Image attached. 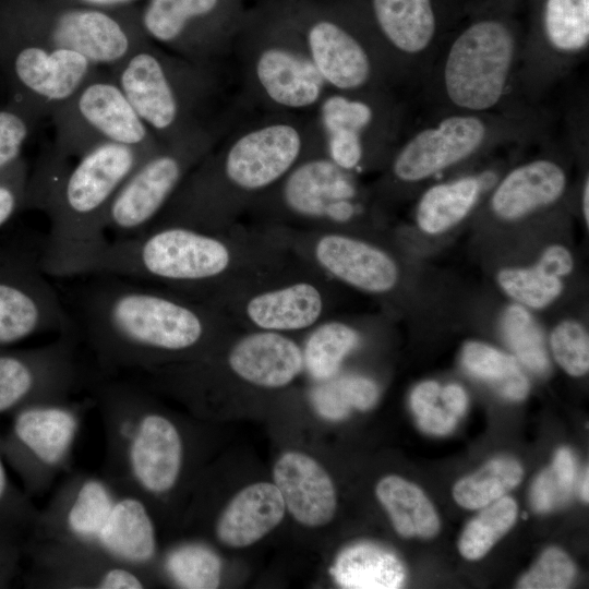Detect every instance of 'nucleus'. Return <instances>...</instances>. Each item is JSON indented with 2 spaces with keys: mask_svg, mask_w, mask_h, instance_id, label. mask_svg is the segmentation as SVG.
Masks as SVG:
<instances>
[{
  "mask_svg": "<svg viewBox=\"0 0 589 589\" xmlns=\"http://www.w3.org/2000/svg\"><path fill=\"white\" fill-rule=\"evenodd\" d=\"M73 317L105 372L151 371L202 350L231 323L217 309L167 289L110 275H88Z\"/></svg>",
  "mask_w": 589,
  "mask_h": 589,
  "instance_id": "obj_3",
  "label": "nucleus"
},
{
  "mask_svg": "<svg viewBox=\"0 0 589 589\" xmlns=\"http://www.w3.org/2000/svg\"><path fill=\"white\" fill-rule=\"evenodd\" d=\"M244 0H145L140 23L146 37L193 63L231 70Z\"/></svg>",
  "mask_w": 589,
  "mask_h": 589,
  "instance_id": "obj_12",
  "label": "nucleus"
},
{
  "mask_svg": "<svg viewBox=\"0 0 589 589\" xmlns=\"http://www.w3.org/2000/svg\"><path fill=\"white\" fill-rule=\"evenodd\" d=\"M29 173L25 158L0 173V229L24 209Z\"/></svg>",
  "mask_w": 589,
  "mask_h": 589,
  "instance_id": "obj_46",
  "label": "nucleus"
},
{
  "mask_svg": "<svg viewBox=\"0 0 589 589\" xmlns=\"http://www.w3.org/2000/svg\"><path fill=\"white\" fill-rule=\"evenodd\" d=\"M358 332L345 322L326 318L309 330L302 349L304 368L324 382L338 372L344 359L358 346Z\"/></svg>",
  "mask_w": 589,
  "mask_h": 589,
  "instance_id": "obj_31",
  "label": "nucleus"
},
{
  "mask_svg": "<svg viewBox=\"0 0 589 589\" xmlns=\"http://www.w3.org/2000/svg\"><path fill=\"white\" fill-rule=\"evenodd\" d=\"M244 1H247V0H244Z\"/></svg>",
  "mask_w": 589,
  "mask_h": 589,
  "instance_id": "obj_52",
  "label": "nucleus"
},
{
  "mask_svg": "<svg viewBox=\"0 0 589 589\" xmlns=\"http://www.w3.org/2000/svg\"><path fill=\"white\" fill-rule=\"evenodd\" d=\"M41 120L14 99L0 107V173L24 158L23 149Z\"/></svg>",
  "mask_w": 589,
  "mask_h": 589,
  "instance_id": "obj_43",
  "label": "nucleus"
},
{
  "mask_svg": "<svg viewBox=\"0 0 589 589\" xmlns=\"http://www.w3.org/2000/svg\"><path fill=\"white\" fill-rule=\"evenodd\" d=\"M517 50L516 37L503 22L471 24L445 56L442 82L447 99L469 113L495 108L506 94Z\"/></svg>",
  "mask_w": 589,
  "mask_h": 589,
  "instance_id": "obj_15",
  "label": "nucleus"
},
{
  "mask_svg": "<svg viewBox=\"0 0 589 589\" xmlns=\"http://www.w3.org/2000/svg\"><path fill=\"white\" fill-rule=\"evenodd\" d=\"M516 517L517 504L509 496H502L484 506L465 527L458 542L460 554L467 560L483 557L513 527Z\"/></svg>",
  "mask_w": 589,
  "mask_h": 589,
  "instance_id": "obj_38",
  "label": "nucleus"
},
{
  "mask_svg": "<svg viewBox=\"0 0 589 589\" xmlns=\"http://www.w3.org/2000/svg\"><path fill=\"white\" fill-rule=\"evenodd\" d=\"M522 468L508 457L490 460L477 472L460 479L453 489L455 501L462 507L477 509L484 507L521 481Z\"/></svg>",
  "mask_w": 589,
  "mask_h": 589,
  "instance_id": "obj_34",
  "label": "nucleus"
},
{
  "mask_svg": "<svg viewBox=\"0 0 589 589\" xmlns=\"http://www.w3.org/2000/svg\"><path fill=\"white\" fill-rule=\"evenodd\" d=\"M265 229L292 255L328 279L373 294L389 292L398 281L395 260L363 239L338 231Z\"/></svg>",
  "mask_w": 589,
  "mask_h": 589,
  "instance_id": "obj_19",
  "label": "nucleus"
},
{
  "mask_svg": "<svg viewBox=\"0 0 589 589\" xmlns=\"http://www.w3.org/2000/svg\"><path fill=\"white\" fill-rule=\"evenodd\" d=\"M49 277L38 249L0 244V346L44 333H76Z\"/></svg>",
  "mask_w": 589,
  "mask_h": 589,
  "instance_id": "obj_17",
  "label": "nucleus"
},
{
  "mask_svg": "<svg viewBox=\"0 0 589 589\" xmlns=\"http://www.w3.org/2000/svg\"><path fill=\"white\" fill-rule=\"evenodd\" d=\"M364 192L356 175L324 154L301 160L245 213L252 225L292 231H338L363 216Z\"/></svg>",
  "mask_w": 589,
  "mask_h": 589,
  "instance_id": "obj_8",
  "label": "nucleus"
},
{
  "mask_svg": "<svg viewBox=\"0 0 589 589\" xmlns=\"http://www.w3.org/2000/svg\"><path fill=\"white\" fill-rule=\"evenodd\" d=\"M588 469L586 470V473H585V477H584V480H582V484H581V497L584 501L588 502V495H589V490H588V483H589V479H588Z\"/></svg>",
  "mask_w": 589,
  "mask_h": 589,
  "instance_id": "obj_51",
  "label": "nucleus"
},
{
  "mask_svg": "<svg viewBox=\"0 0 589 589\" xmlns=\"http://www.w3.org/2000/svg\"><path fill=\"white\" fill-rule=\"evenodd\" d=\"M576 480V462L568 448H560L551 467L534 480L530 501L538 513H546L564 505L569 498Z\"/></svg>",
  "mask_w": 589,
  "mask_h": 589,
  "instance_id": "obj_41",
  "label": "nucleus"
},
{
  "mask_svg": "<svg viewBox=\"0 0 589 589\" xmlns=\"http://www.w3.org/2000/svg\"><path fill=\"white\" fill-rule=\"evenodd\" d=\"M98 69L86 57L55 47L0 13V71L14 99L50 118Z\"/></svg>",
  "mask_w": 589,
  "mask_h": 589,
  "instance_id": "obj_14",
  "label": "nucleus"
},
{
  "mask_svg": "<svg viewBox=\"0 0 589 589\" xmlns=\"http://www.w3.org/2000/svg\"><path fill=\"white\" fill-rule=\"evenodd\" d=\"M227 364L242 381L263 388H281L304 369L302 348L287 334L249 329L229 348Z\"/></svg>",
  "mask_w": 589,
  "mask_h": 589,
  "instance_id": "obj_22",
  "label": "nucleus"
},
{
  "mask_svg": "<svg viewBox=\"0 0 589 589\" xmlns=\"http://www.w3.org/2000/svg\"><path fill=\"white\" fill-rule=\"evenodd\" d=\"M11 416L8 432L0 435V450L31 495L44 488L48 474L65 467L77 435L80 412L69 400H57L27 405Z\"/></svg>",
  "mask_w": 589,
  "mask_h": 589,
  "instance_id": "obj_18",
  "label": "nucleus"
},
{
  "mask_svg": "<svg viewBox=\"0 0 589 589\" xmlns=\"http://www.w3.org/2000/svg\"><path fill=\"white\" fill-rule=\"evenodd\" d=\"M108 71L161 143L228 129L251 111L238 94L232 68L193 63L149 39Z\"/></svg>",
  "mask_w": 589,
  "mask_h": 589,
  "instance_id": "obj_5",
  "label": "nucleus"
},
{
  "mask_svg": "<svg viewBox=\"0 0 589 589\" xmlns=\"http://www.w3.org/2000/svg\"><path fill=\"white\" fill-rule=\"evenodd\" d=\"M153 152L103 144L79 156L72 166L51 156L29 173L24 209H40L49 219L38 250L50 277L81 276L107 245L109 205L131 171Z\"/></svg>",
  "mask_w": 589,
  "mask_h": 589,
  "instance_id": "obj_4",
  "label": "nucleus"
},
{
  "mask_svg": "<svg viewBox=\"0 0 589 589\" xmlns=\"http://www.w3.org/2000/svg\"><path fill=\"white\" fill-rule=\"evenodd\" d=\"M95 550L108 558L137 569L156 554L155 525L144 500L129 492L119 493L103 527Z\"/></svg>",
  "mask_w": 589,
  "mask_h": 589,
  "instance_id": "obj_25",
  "label": "nucleus"
},
{
  "mask_svg": "<svg viewBox=\"0 0 589 589\" xmlns=\"http://www.w3.org/2000/svg\"><path fill=\"white\" fill-rule=\"evenodd\" d=\"M231 68L241 100L255 111L312 113L329 91L311 60L290 0L248 5Z\"/></svg>",
  "mask_w": 589,
  "mask_h": 589,
  "instance_id": "obj_6",
  "label": "nucleus"
},
{
  "mask_svg": "<svg viewBox=\"0 0 589 589\" xmlns=\"http://www.w3.org/2000/svg\"><path fill=\"white\" fill-rule=\"evenodd\" d=\"M500 287L521 305L541 309L562 292L563 283L539 266L504 268L496 276Z\"/></svg>",
  "mask_w": 589,
  "mask_h": 589,
  "instance_id": "obj_40",
  "label": "nucleus"
},
{
  "mask_svg": "<svg viewBox=\"0 0 589 589\" xmlns=\"http://www.w3.org/2000/svg\"><path fill=\"white\" fill-rule=\"evenodd\" d=\"M274 484L293 518L308 527H322L334 517L336 491L326 470L312 457L288 452L273 470Z\"/></svg>",
  "mask_w": 589,
  "mask_h": 589,
  "instance_id": "obj_24",
  "label": "nucleus"
},
{
  "mask_svg": "<svg viewBox=\"0 0 589 589\" xmlns=\"http://www.w3.org/2000/svg\"><path fill=\"white\" fill-rule=\"evenodd\" d=\"M322 152L357 173L389 158L398 137L400 110L390 91H328L313 112Z\"/></svg>",
  "mask_w": 589,
  "mask_h": 589,
  "instance_id": "obj_11",
  "label": "nucleus"
},
{
  "mask_svg": "<svg viewBox=\"0 0 589 589\" xmlns=\"http://www.w3.org/2000/svg\"><path fill=\"white\" fill-rule=\"evenodd\" d=\"M575 577V565L565 552L546 549L536 564L519 579L521 589H564Z\"/></svg>",
  "mask_w": 589,
  "mask_h": 589,
  "instance_id": "obj_45",
  "label": "nucleus"
},
{
  "mask_svg": "<svg viewBox=\"0 0 589 589\" xmlns=\"http://www.w3.org/2000/svg\"><path fill=\"white\" fill-rule=\"evenodd\" d=\"M488 137V124L477 115L446 117L392 153L389 175L402 183L421 181L471 156Z\"/></svg>",
  "mask_w": 589,
  "mask_h": 589,
  "instance_id": "obj_21",
  "label": "nucleus"
},
{
  "mask_svg": "<svg viewBox=\"0 0 589 589\" xmlns=\"http://www.w3.org/2000/svg\"><path fill=\"white\" fill-rule=\"evenodd\" d=\"M567 184L565 170L550 159H536L510 170L491 199L496 216L516 220L556 202Z\"/></svg>",
  "mask_w": 589,
  "mask_h": 589,
  "instance_id": "obj_26",
  "label": "nucleus"
},
{
  "mask_svg": "<svg viewBox=\"0 0 589 589\" xmlns=\"http://www.w3.org/2000/svg\"><path fill=\"white\" fill-rule=\"evenodd\" d=\"M537 264L548 273L562 278L573 271L574 259L567 248L552 244L542 252Z\"/></svg>",
  "mask_w": 589,
  "mask_h": 589,
  "instance_id": "obj_48",
  "label": "nucleus"
},
{
  "mask_svg": "<svg viewBox=\"0 0 589 589\" xmlns=\"http://www.w3.org/2000/svg\"><path fill=\"white\" fill-rule=\"evenodd\" d=\"M365 10L398 77L402 63L425 52L435 36L431 0H368Z\"/></svg>",
  "mask_w": 589,
  "mask_h": 589,
  "instance_id": "obj_23",
  "label": "nucleus"
},
{
  "mask_svg": "<svg viewBox=\"0 0 589 589\" xmlns=\"http://www.w3.org/2000/svg\"><path fill=\"white\" fill-rule=\"evenodd\" d=\"M330 573L347 589H396L406 578L399 558L372 543H357L342 550Z\"/></svg>",
  "mask_w": 589,
  "mask_h": 589,
  "instance_id": "obj_28",
  "label": "nucleus"
},
{
  "mask_svg": "<svg viewBox=\"0 0 589 589\" xmlns=\"http://www.w3.org/2000/svg\"><path fill=\"white\" fill-rule=\"evenodd\" d=\"M551 349L556 362L572 376H581L589 369V337L577 321L561 322L551 334Z\"/></svg>",
  "mask_w": 589,
  "mask_h": 589,
  "instance_id": "obj_44",
  "label": "nucleus"
},
{
  "mask_svg": "<svg viewBox=\"0 0 589 589\" xmlns=\"http://www.w3.org/2000/svg\"><path fill=\"white\" fill-rule=\"evenodd\" d=\"M467 404L461 386H441L434 381L420 383L410 396V406L420 429L434 435L449 433L465 413Z\"/></svg>",
  "mask_w": 589,
  "mask_h": 589,
  "instance_id": "obj_33",
  "label": "nucleus"
},
{
  "mask_svg": "<svg viewBox=\"0 0 589 589\" xmlns=\"http://www.w3.org/2000/svg\"><path fill=\"white\" fill-rule=\"evenodd\" d=\"M328 278L296 257L281 272L223 300L214 308L232 324L280 334L309 332L326 320Z\"/></svg>",
  "mask_w": 589,
  "mask_h": 589,
  "instance_id": "obj_16",
  "label": "nucleus"
},
{
  "mask_svg": "<svg viewBox=\"0 0 589 589\" xmlns=\"http://www.w3.org/2000/svg\"><path fill=\"white\" fill-rule=\"evenodd\" d=\"M5 462L0 450V534L24 543L36 525L39 512L31 496L12 482Z\"/></svg>",
  "mask_w": 589,
  "mask_h": 589,
  "instance_id": "obj_42",
  "label": "nucleus"
},
{
  "mask_svg": "<svg viewBox=\"0 0 589 589\" xmlns=\"http://www.w3.org/2000/svg\"><path fill=\"white\" fill-rule=\"evenodd\" d=\"M70 3H75L80 5L101 8V9H115L122 8L128 5H135L139 2H144L145 0H64Z\"/></svg>",
  "mask_w": 589,
  "mask_h": 589,
  "instance_id": "obj_49",
  "label": "nucleus"
},
{
  "mask_svg": "<svg viewBox=\"0 0 589 589\" xmlns=\"http://www.w3.org/2000/svg\"><path fill=\"white\" fill-rule=\"evenodd\" d=\"M378 397L376 384L363 376H334L314 388L311 398L316 411L324 418L339 420L351 410H366Z\"/></svg>",
  "mask_w": 589,
  "mask_h": 589,
  "instance_id": "obj_36",
  "label": "nucleus"
},
{
  "mask_svg": "<svg viewBox=\"0 0 589 589\" xmlns=\"http://www.w3.org/2000/svg\"><path fill=\"white\" fill-rule=\"evenodd\" d=\"M501 330L505 341L525 366L537 374L549 371L550 363L543 334L521 304L506 308L501 318Z\"/></svg>",
  "mask_w": 589,
  "mask_h": 589,
  "instance_id": "obj_39",
  "label": "nucleus"
},
{
  "mask_svg": "<svg viewBox=\"0 0 589 589\" xmlns=\"http://www.w3.org/2000/svg\"><path fill=\"white\" fill-rule=\"evenodd\" d=\"M481 184L479 178L464 177L431 187L417 207L416 219L420 229L436 235L458 224L477 202Z\"/></svg>",
  "mask_w": 589,
  "mask_h": 589,
  "instance_id": "obj_30",
  "label": "nucleus"
},
{
  "mask_svg": "<svg viewBox=\"0 0 589 589\" xmlns=\"http://www.w3.org/2000/svg\"><path fill=\"white\" fill-rule=\"evenodd\" d=\"M228 129L206 130L161 143L146 156L115 194L106 216L107 235L120 239L146 230Z\"/></svg>",
  "mask_w": 589,
  "mask_h": 589,
  "instance_id": "obj_13",
  "label": "nucleus"
},
{
  "mask_svg": "<svg viewBox=\"0 0 589 589\" xmlns=\"http://www.w3.org/2000/svg\"><path fill=\"white\" fill-rule=\"evenodd\" d=\"M50 119L55 130L52 156L59 160L77 158L103 144L145 151L161 145L107 69L98 68Z\"/></svg>",
  "mask_w": 589,
  "mask_h": 589,
  "instance_id": "obj_10",
  "label": "nucleus"
},
{
  "mask_svg": "<svg viewBox=\"0 0 589 589\" xmlns=\"http://www.w3.org/2000/svg\"><path fill=\"white\" fill-rule=\"evenodd\" d=\"M316 154L323 152L313 112L248 111L189 173L152 225L228 230L259 196Z\"/></svg>",
  "mask_w": 589,
  "mask_h": 589,
  "instance_id": "obj_2",
  "label": "nucleus"
},
{
  "mask_svg": "<svg viewBox=\"0 0 589 589\" xmlns=\"http://www.w3.org/2000/svg\"><path fill=\"white\" fill-rule=\"evenodd\" d=\"M292 254L268 230L241 223L225 231L152 225L110 239L82 276L110 275L157 286L215 306L283 271Z\"/></svg>",
  "mask_w": 589,
  "mask_h": 589,
  "instance_id": "obj_1",
  "label": "nucleus"
},
{
  "mask_svg": "<svg viewBox=\"0 0 589 589\" xmlns=\"http://www.w3.org/2000/svg\"><path fill=\"white\" fill-rule=\"evenodd\" d=\"M23 542L0 534V588L9 587L20 570Z\"/></svg>",
  "mask_w": 589,
  "mask_h": 589,
  "instance_id": "obj_47",
  "label": "nucleus"
},
{
  "mask_svg": "<svg viewBox=\"0 0 589 589\" xmlns=\"http://www.w3.org/2000/svg\"><path fill=\"white\" fill-rule=\"evenodd\" d=\"M308 52L330 91H390L397 75L364 9L350 0H290Z\"/></svg>",
  "mask_w": 589,
  "mask_h": 589,
  "instance_id": "obj_7",
  "label": "nucleus"
},
{
  "mask_svg": "<svg viewBox=\"0 0 589 589\" xmlns=\"http://www.w3.org/2000/svg\"><path fill=\"white\" fill-rule=\"evenodd\" d=\"M77 334L35 348L0 346V416L35 402L68 400L82 382Z\"/></svg>",
  "mask_w": 589,
  "mask_h": 589,
  "instance_id": "obj_20",
  "label": "nucleus"
},
{
  "mask_svg": "<svg viewBox=\"0 0 589 589\" xmlns=\"http://www.w3.org/2000/svg\"><path fill=\"white\" fill-rule=\"evenodd\" d=\"M285 509L283 496L274 483L248 485L233 496L220 514L216 536L228 546H249L279 525Z\"/></svg>",
  "mask_w": 589,
  "mask_h": 589,
  "instance_id": "obj_27",
  "label": "nucleus"
},
{
  "mask_svg": "<svg viewBox=\"0 0 589 589\" xmlns=\"http://www.w3.org/2000/svg\"><path fill=\"white\" fill-rule=\"evenodd\" d=\"M544 32L555 51L575 55L589 43V0H546Z\"/></svg>",
  "mask_w": 589,
  "mask_h": 589,
  "instance_id": "obj_35",
  "label": "nucleus"
},
{
  "mask_svg": "<svg viewBox=\"0 0 589 589\" xmlns=\"http://www.w3.org/2000/svg\"><path fill=\"white\" fill-rule=\"evenodd\" d=\"M0 13L55 47L111 69L146 43L140 4L101 9L64 0H0Z\"/></svg>",
  "mask_w": 589,
  "mask_h": 589,
  "instance_id": "obj_9",
  "label": "nucleus"
},
{
  "mask_svg": "<svg viewBox=\"0 0 589 589\" xmlns=\"http://www.w3.org/2000/svg\"><path fill=\"white\" fill-rule=\"evenodd\" d=\"M461 362L470 374L489 383L507 399L521 400L529 392V382L518 360L492 346L480 341L466 342Z\"/></svg>",
  "mask_w": 589,
  "mask_h": 589,
  "instance_id": "obj_32",
  "label": "nucleus"
},
{
  "mask_svg": "<svg viewBox=\"0 0 589 589\" xmlns=\"http://www.w3.org/2000/svg\"><path fill=\"white\" fill-rule=\"evenodd\" d=\"M582 214H584V217H585V220H586V224L588 226L589 224V206H588V202H589V180L588 178L586 179V182L584 184V189H582Z\"/></svg>",
  "mask_w": 589,
  "mask_h": 589,
  "instance_id": "obj_50",
  "label": "nucleus"
},
{
  "mask_svg": "<svg viewBox=\"0 0 589 589\" xmlns=\"http://www.w3.org/2000/svg\"><path fill=\"white\" fill-rule=\"evenodd\" d=\"M165 569L180 588L214 589L221 579V561L211 548L191 542L170 550L165 558Z\"/></svg>",
  "mask_w": 589,
  "mask_h": 589,
  "instance_id": "obj_37",
  "label": "nucleus"
},
{
  "mask_svg": "<svg viewBox=\"0 0 589 589\" xmlns=\"http://www.w3.org/2000/svg\"><path fill=\"white\" fill-rule=\"evenodd\" d=\"M375 492L400 536L426 539L438 532L440 520L432 503L413 483L387 476L380 480Z\"/></svg>",
  "mask_w": 589,
  "mask_h": 589,
  "instance_id": "obj_29",
  "label": "nucleus"
}]
</instances>
